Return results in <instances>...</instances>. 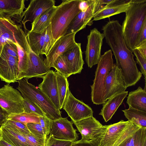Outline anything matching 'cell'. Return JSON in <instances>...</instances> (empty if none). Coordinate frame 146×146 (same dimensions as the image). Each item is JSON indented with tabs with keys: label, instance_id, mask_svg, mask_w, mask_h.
<instances>
[{
	"label": "cell",
	"instance_id": "1",
	"mask_svg": "<svg viewBox=\"0 0 146 146\" xmlns=\"http://www.w3.org/2000/svg\"><path fill=\"white\" fill-rule=\"evenodd\" d=\"M106 43L115 56L116 65L121 70L127 88L134 86L142 76L122 35L121 25L117 20L110 21L102 29Z\"/></svg>",
	"mask_w": 146,
	"mask_h": 146
},
{
	"label": "cell",
	"instance_id": "2",
	"mask_svg": "<svg viewBox=\"0 0 146 146\" xmlns=\"http://www.w3.org/2000/svg\"><path fill=\"white\" fill-rule=\"evenodd\" d=\"M125 13L122 33L127 47L132 52L136 48L140 31L146 21V0H131Z\"/></svg>",
	"mask_w": 146,
	"mask_h": 146
},
{
	"label": "cell",
	"instance_id": "3",
	"mask_svg": "<svg viewBox=\"0 0 146 146\" xmlns=\"http://www.w3.org/2000/svg\"><path fill=\"white\" fill-rule=\"evenodd\" d=\"M80 0H63L56 8L51 18L50 26L52 35L56 42L66 35L68 27L80 11Z\"/></svg>",
	"mask_w": 146,
	"mask_h": 146
},
{
	"label": "cell",
	"instance_id": "4",
	"mask_svg": "<svg viewBox=\"0 0 146 146\" xmlns=\"http://www.w3.org/2000/svg\"><path fill=\"white\" fill-rule=\"evenodd\" d=\"M28 79L23 78L18 80L17 89L24 98L29 100L39 106L45 115L51 120L61 117V112L57 109L48 98L40 89L28 82Z\"/></svg>",
	"mask_w": 146,
	"mask_h": 146
},
{
	"label": "cell",
	"instance_id": "5",
	"mask_svg": "<svg viewBox=\"0 0 146 146\" xmlns=\"http://www.w3.org/2000/svg\"><path fill=\"white\" fill-rule=\"evenodd\" d=\"M114 64L111 49L106 51L101 56L95 72L93 83L91 86V98L94 104L100 105L105 102V80Z\"/></svg>",
	"mask_w": 146,
	"mask_h": 146
},
{
	"label": "cell",
	"instance_id": "6",
	"mask_svg": "<svg viewBox=\"0 0 146 146\" xmlns=\"http://www.w3.org/2000/svg\"><path fill=\"white\" fill-rule=\"evenodd\" d=\"M8 43L18 44L28 53L30 50L27 35L21 25L11 19L0 17V43L4 45Z\"/></svg>",
	"mask_w": 146,
	"mask_h": 146
},
{
	"label": "cell",
	"instance_id": "7",
	"mask_svg": "<svg viewBox=\"0 0 146 146\" xmlns=\"http://www.w3.org/2000/svg\"><path fill=\"white\" fill-rule=\"evenodd\" d=\"M24 100L19 92L9 83L0 88V107L8 115L24 112Z\"/></svg>",
	"mask_w": 146,
	"mask_h": 146
},
{
	"label": "cell",
	"instance_id": "8",
	"mask_svg": "<svg viewBox=\"0 0 146 146\" xmlns=\"http://www.w3.org/2000/svg\"><path fill=\"white\" fill-rule=\"evenodd\" d=\"M73 122L81 135L80 140L92 143L106 131L108 127L102 125L93 116Z\"/></svg>",
	"mask_w": 146,
	"mask_h": 146
},
{
	"label": "cell",
	"instance_id": "9",
	"mask_svg": "<svg viewBox=\"0 0 146 146\" xmlns=\"http://www.w3.org/2000/svg\"><path fill=\"white\" fill-rule=\"evenodd\" d=\"M102 0H90V5L85 11H80L70 24L66 34L76 33L93 23L95 14L104 6Z\"/></svg>",
	"mask_w": 146,
	"mask_h": 146
},
{
	"label": "cell",
	"instance_id": "10",
	"mask_svg": "<svg viewBox=\"0 0 146 146\" xmlns=\"http://www.w3.org/2000/svg\"><path fill=\"white\" fill-rule=\"evenodd\" d=\"M62 108L67 113L72 122L93 116V111L92 108L82 101L75 98L70 90Z\"/></svg>",
	"mask_w": 146,
	"mask_h": 146
},
{
	"label": "cell",
	"instance_id": "11",
	"mask_svg": "<svg viewBox=\"0 0 146 146\" xmlns=\"http://www.w3.org/2000/svg\"><path fill=\"white\" fill-rule=\"evenodd\" d=\"M104 36L97 29L90 30L87 36V43L85 52V60L88 67L91 68L98 64L101 58V52Z\"/></svg>",
	"mask_w": 146,
	"mask_h": 146
},
{
	"label": "cell",
	"instance_id": "12",
	"mask_svg": "<svg viewBox=\"0 0 146 146\" xmlns=\"http://www.w3.org/2000/svg\"><path fill=\"white\" fill-rule=\"evenodd\" d=\"M73 123L66 117L52 120L50 135L58 140L72 142L78 140V135Z\"/></svg>",
	"mask_w": 146,
	"mask_h": 146
},
{
	"label": "cell",
	"instance_id": "13",
	"mask_svg": "<svg viewBox=\"0 0 146 146\" xmlns=\"http://www.w3.org/2000/svg\"><path fill=\"white\" fill-rule=\"evenodd\" d=\"M127 88L121 70L114 64L105 80V102L112 96L125 91Z\"/></svg>",
	"mask_w": 146,
	"mask_h": 146
},
{
	"label": "cell",
	"instance_id": "14",
	"mask_svg": "<svg viewBox=\"0 0 146 146\" xmlns=\"http://www.w3.org/2000/svg\"><path fill=\"white\" fill-rule=\"evenodd\" d=\"M19 59L2 50L0 56V78L7 83L17 82L19 75Z\"/></svg>",
	"mask_w": 146,
	"mask_h": 146
},
{
	"label": "cell",
	"instance_id": "15",
	"mask_svg": "<svg viewBox=\"0 0 146 146\" xmlns=\"http://www.w3.org/2000/svg\"><path fill=\"white\" fill-rule=\"evenodd\" d=\"M76 34L73 33L66 34L56 41L44 59L48 68L50 69L52 67L57 58L75 43Z\"/></svg>",
	"mask_w": 146,
	"mask_h": 146
},
{
	"label": "cell",
	"instance_id": "16",
	"mask_svg": "<svg viewBox=\"0 0 146 146\" xmlns=\"http://www.w3.org/2000/svg\"><path fill=\"white\" fill-rule=\"evenodd\" d=\"M54 0H31L28 7L25 8L21 17L24 29L27 30L25 24L27 22L32 23L43 12L55 6Z\"/></svg>",
	"mask_w": 146,
	"mask_h": 146
},
{
	"label": "cell",
	"instance_id": "17",
	"mask_svg": "<svg viewBox=\"0 0 146 146\" xmlns=\"http://www.w3.org/2000/svg\"><path fill=\"white\" fill-rule=\"evenodd\" d=\"M129 121L121 120L108 125L106 131L93 143L96 146H113L123 133Z\"/></svg>",
	"mask_w": 146,
	"mask_h": 146
},
{
	"label": "cell",
	"instance_id": "18",
	"mask_svg": "<svg viewBox=\"0 0 146 146\" xmlns=\"http://www.w3.org/2000/svg\"><path fill=\"white\" fill-rule=\"evenodd\" d=\"M28 55L27 69L24 78L28 79L33 77L43 78L50 70L45 65L42 55H36L30 48Z\"/></svg>",
	"mask_w": 146,
	"mask_h": 146
},
{
	"label": "cell",
	"instance_id": "19",
	"mask_svg": "<svg viewBox=\"0 0 146 146\" xmlns=\"http://www.w3.org/2000/svg\"><path fill=\"white\" fill-rule=\"evenodd\" d=\"M38 88L50 99L56 108L60 110V104L56 74L50 70L43 78Z\"/></svg>",
	"mask_w": 146,
	"mask_h": 146
},
{
	"label": "cell",
	"instance_id": "20",
	"mask_svg": "<svg viewBox=\"0 0 146 146\" xmlns=\"http://www.w3.org/2000/svg\"><path fill=\"white\" fill-rule=\"evenodd\" d=\"M131 0H112L102 7L94 15L92 21H97L125 12L129 7Z\"/></svg>",
	"mask_w": 146,
	"mask_h": 146
},
{
	"label": "cell",
	"instance_id": "21",
	"mask_svg": "<svg viewBox=\"0 0 146 146\" xmlns=\"http://www.w3.org/2000/svg\"><path fill=\"white\" fill-rule=\"evenodd\" d=\"M62 55L64 57L72 74L80 73L84 64L81 43L76 42Z\"/></svg>",
	"mask_w": 146,
	"mask_h": 146
},
{
	"label": "cell",
	"instance_id": "22",
	"mask_svg": "<svg viewBox=\"0 0 146 146\" xmlns=\"http://www.w3.org/2000/svg\"><path fill=\"white\" fill-rule=\"evenodd\" d=\"M24 0H0V17L7 19L14 18L21 21L25 7Z\"/></svg>",
	"mask_w": 146,
	"mask_h": 146
},
{
	"label": "cell",
	"instance_id": "23",
	"mask_svg": "<svg viewBox=\"0 0 146 146\" xmlns=\"http://www.w3.org/2000/svg\"><path fill=\"white\" fill-rule=\"evenodd\" d=\"M128 91H125L116 95L108 100L103 104L99 115L102 116L104 121L107 122L111 118L117 110L128 95Z\"/></svg>",
	"mask_w": 146,
	"mask_h": 146
},
{
	"label": "cell",
	"instance_id": "24",
	"mask_svg": "<svg viewBox=\"0 0 146 146\" xmlns=\"http://www.w3.org/2000/svg\"><path fill=\"white\" fill-rule=\"evenodd\" d=\"M0 138L12 146H34L19 132L1 126Z\"/></svg>",
	"mask_w": 146,
	"mask_h": 146
},
{
	"label": "cell",
	"instance_id": "25",
	"mask_svg": "<svg viewBox=\"0 0 146 146\" xmlns=\"http://www.w3.org/2000/svg\"><path fill=\"white\" fill-rule=\"evenodd\" d=\"M126 102L129 108L146 112V85L144 89L139 86L130 92Z\"/></svg>",
	"mask_w": 146,
	"mask_h": 146
},
{
	"label": "cell",
	"instance_id": "26",
	"mask_svg": "<svg viewBox=\"0 0 146 146\" xmlns=\"http://www.w3.org/2000/svg\"><path fill=\"white\" fill-rule=\"evenodd\" d=\"M57 6H54L45 11L31 23V31L42 33L44 32L50 25L51 20Z\"/></svg>",
	"mask_w": 146,
	"mask_h": 146
},
{
	"label": "cell",
	"instance_id": "27",
	"mask_svg": "<svg viewBox=\"0 0 146 146\" xmlns=\"http://www.w3.org/2000/svg\"><path fill=\"white\" fill-rule=\"evenodd\" d=\"M45 33V31L42 33L29 31L27 34V39L30 48L37 55H42Z\"/></svg>",
	"mask_w": 146,
	"mask_h": 146
},
{
	"label": "cell",
	"instance_id": "28",
	"mask_svg": "<svg viewBox=\"0 0 146 146\" xmlns=\"http://www.w3.org/2000/svg\"><path fill=\"white\" fill-rule=\"evenodd\" d=\"M122 111L128 121L141 128H146V112L131 108Z\"/></svg>",
	"mask_w": 146,
	"mask_h": 146
},
{
	"label": "cell",
	"instance_id": "29",
	"mask_svg": "<svg viewBox=\"0 0 146 146\" xmlns=\"http://www.w3.org/2000/svg\"><path fill=\"white\" fill-rule=\"evenodd\" d=\"M56 74L60 104V110L62 108L69 90V84L67 78L58 71Z\"/></svg>",
	"mask_w": 146,
	"mask_h": 146
},
{
	"label": "cell",
	"instance_id": "30",
	"mask_svg": "<svg viewBox=\"0 0 146 146\" xmlns=\"http://www.w3.org/2000/svg\"><path fill=\"white\" fill-rule=\"evenodd\" d=\"M40 116H41L33 113L23 112L19 114L8 115L7 119L20 122L26 125L28 123H40Z\"/></svg>",
	"mask_w": 146,
	"mask_h": 146
},
{
	"label": "cell",
	"instance_id": "31",
	"mask_svg": "<svg viewBox=\"0 0 146 146\" xmlns=\"http://www.w3.org/2000/svg\"><path fill=\"white\" fill-rule=\"evenodd\" d=\"M19 56V75L18 80L24 78L27 69L28 55V53L19 45L16 44Z\"/></svg>",
	"mask_w": 146,
	"mask_h": 146
},
{
	"label": "cell",
	"instance_id": "32",
	"mask_svg": "<svg viewBox=\"0 0 146 146\" xmlns=\"http://www.w3.org/2000/svg\"><path fill=\"white\" fill-rule=\"evenodd\" d=\"M52 67L67 78L72 75L70 68L64 57L62 54L59 56L53 64Z\"/></svg>",
	"mask_w": 146,
	"mask_h": 146
},
{
	"label": "cell",
	"instance_id": "33",
	"mask_svg": "<svg viewBox=\"0 0 146 146\" xmlns=\"http://www.w3.org/2000/svg\"><path fill=\"white\" fill-rule=\"evenodd\" d=\"M1 126L26 134L30 133L25 125L11 119H7Z\"/></svg>",
	"mask_w": 146,
	"mask_h": 146
},
{
	"label": "cell",
	"instance_id": "34",
	"mask_svg": "<svg viewBox=\"0 0 146 146\" xmlns=\"http://www.w3.org/2000/svg\"><path fill=\"white\" fill-rule=\"evenodd\" d=\"M55 42L52 33L50 24L45 30L42 54H44L46 56Z\"/></svg>",
	"mask_w": 146,
	"mask_h": 146
},
{
	"label": "cell",
	"instance_id": "35",
	"mask_svg": "<svg viewBox=\"0 0 146 146\" xmlns=\"http://www.w3.org/2000/svg\"><path fill=\"white\" fill-rule=\"evenodd\" d=\"M26 125L30 132L35 137L40 139H47V136L44 133L40 123H28Z\"/></svg>",
	"mask_w": 146,
	"mask_h": 146
},
{
	"label": "cell",
	"instance_id": "36",
	"mask_svg": "<svg viewBox=\"0 0 146 146\" xmlns=\"http://www.w3.org/2000/svg\"><path fill=\"white\" fill-rule=\"evenodd\" d=\"M23 106L24 112L33 113L41 116L45 115L44 112L37 105L25 98L24 100Z\"/></svg>",
	"mask_w": 146,
	"mask_h": 146
},
{
	"label": "cell",
	"instance_id": "37",
	"mask_svg": "<svg viewBox=\"0 0 146 146\" xmlns=\"http://www.w3.org/2000/svg\"><path fill=\"white\" fill-rule=\"evenodd\" d=\"M136 58L137 63L139 65L141 72L146 78V59L144 58L136 48L132 51Z\"/></svg>",
	"mask_w": 146,
	"mask_h": 146
},
{
	"label": "cell",
	"instance_id": "38",
	"mask_svg": "<svg viewBox=\"0 0 146 146\" xmlns=\"http://www.w3.org/2000/svg\"><path fill=\"white\" fill-rule=\"evenodd\" d=\"M72 142L57 139L49 135L47 136L45 146H71Z\"/></svg>",
	"mask_w": 146,
	"mask_h": 146
},
{
	"label": "cell",
	"instance_id": "39",
	"mask_svg": "<svg viewBox=\"0 0 146 146\" xmlns=\"http://www.w3.org/2000/svg\"><path fill=\"white\" fill-rule=\"evenodd\" d=\"M2 50L6 54L19 59L18 50L16 44L8 43L3 46Z\"/></svg>",
	"mask_w": 146,
	"mask_h": 146
},
{
	"label": "cell",
	"instance_id": "40",
	"mask_svg": "<svg viewBox=\"0 0 146 146\" xmlns=\"http://www.w3.org/2000/svg\"><path fill=\"white\" fill-rule=\"evenodd\" d=\"M40 124L42 128L44 133L47 136L50 134L52 120L46 115L40 116Z\"/></svg>",
	"mask_w": 146,
	"mask_h": 146
},
{
	"label": "cell",
	"instance_id": "41",
	"mask_svg": "<svg viewBox=\"0 0 146 146\" xmlns=\"http://www.w3.org/2000/svg\"><path fill=\"white\" fill-rule=\"evenodd\" d=\"M20 133L23 136L29 141L34 146H45L46 139L37 138L35 137L31 133L27 134Z\"/></svg>",
	"mask_w": 146,
	"mask_h": 146
},
{
	"label": "cell",
	"instance_id": "42",
	"mask_svg": "<svg viewBox=\"0 0 146 146\" xmlns=\"http://www.w3.org/2000/svg\"><path fill=\"white\" fill-rule=\"evenodd\" d=\"M141 128L131 135L118 146H134L140 131Z\"/></svg>",
	"mask_w": 146,
	"mask_h": 146
},
{
	"label": "cell",
	"instance_id": "43",
	"mask_svg": "<svg viewBox=\"0 0 146 146\" xmlns=\"http://www.w3.org/2000/svg\"><path fill=\"white\" fill-rule=\"evenodd\" d=\"M146 21L144 23L140 31L136 48L146 42Z\"/></svg>",
	"mask_w": 146,
	"mask_h": 146
},
{
	"label": "cell",
	"instance_id": "44",
	"mask_svg": "<svg viewBox=\"0 0 146 146\" xmlns=\"http://www.w3.org/2000/svg\"><path fill=\"white\" fill-rule=\"evenodd\" d=\"M146 143V128H141L140 133L134 146H143Z\"/></svg>",
	"mask_w": 146,
	"mask_h": 146
},
{
	"label": "cell",
	"instance_id": "45",
	"mask_svg": "<svg viewBox=\"0 0 146 146\" xmlns=\"http://www.w3.org/2000/svg\"><path fill=\"white\" fill-rule=\"evenodd\" d=\"M71 146H96L88 141H83L80 140L73 142Z\"/></svg>",
	"mask_w": 146,
	"mask_h": 146
},
{
	"label": "cell",
	"instance_id": "46",
	"mask_svg": "<svg viewBox=\"0 0 146 146\" xmlns=\"http://www.w3.org/2000/svg\"><path fill=\"white\" fill-rule=\"evenodd\" d=\"M90 5V0H80L79 8L80 11H86Z\"/></svg>",
	"mask_w": 146,
	"mask_h": 146
},
{
	"label": "cell",
	"instance_id": "47",
	"mask_svg": "<svg viewBox=\"0 0 146 146\" xmlns=\"http://www.w3.org/2000/svg\"><path fill=\"white\" fill-rule=\"evenodd\" d=\"M143 57L146 59V42L136 48Z\"/></svg>",
	"mask_w": 146,
	"mask_h": 146
},
{
	"label": "cell",
	"instance_id": "48",
	"mask_svg": "<svg viewBox=\"0 0 146 146\" xmlns=\"http://www.w3.org/2000/svg\"><path fill=\"white\" fill-rule=\"evenodd\" d=\"M8 115L1 109H0V125H2L7 119Z\"/></svg>",
	"mask_w": 146,
	"mask_h": 146
},
{
	"label": "cell",
	"instance_id": "49",
	"mask_svg": "<svg viewBox=\"0 0 146 146\" xmlns=\"http://www.w3.org/2000/svg\"><path fill=\"white\" fill-rule=\"evenodd\" d=\"M0 146H12L4 140L0 138Z\"/></svg>",
	"mask_w": 146,
	"mask_h": 146
},
{
	"label": "cell",
	"instance_id": "50",
	"mask_svg": "<svg viewBox=\"0 0 146 146\" xmlns=\"http://www.w3.org/2000/svg\"><path fill=\"white\" fill-rule=\"evenodd\" d=\"M4 45H2L0 43V56L1 54L3 47Z\"/></svg>",
	"mask_w": 146,
	"mask_h": 146
},
{
	"label": "cell",
	"instance_id": "51",
	"mask_svg": "<svg viewBox=\"0 0 146 146\" xmlns=\"http://www.w3.org/2000/svg\"><path fill=\"white\" fill-rule=\"evenodd\" d=\"M143 146H146V143L144 144Z\"/></svg>",
	"mask_w": 146,
	"mask_h": 146
}]
</instances>
